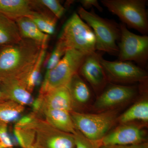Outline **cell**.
Returning <instances> with one entry per match:
<instances>
[{
	"label": "cell",
	"mask_w": 148,
	"mask_h": 148,
	"mask_svg": "<svg viewBox=\"0 0 148 148\" xmlns=\"http://www.w3.org/2000/svg\"><path fill=\"white\" fill-rule=\"evenodd\" d=\"M32 1L0 0V13L15 21L22 17H29L32 12Z\"/></svg>",
	"instance_id": "15"
},
{
	"label": "cell",
	"mask_w": 148,
	"mask_h": 148,
	"mask_svg": "<svg viewBox=\"0 0 148 148\" xmlns=\"http://www.w3.org/2000/svg\"><path fill=\"white\" fill-rule=\"evenodd\" d=\"M110 12L118 16L123 24L143 35L148 32L147 0H101Z\"/></svg>",
	"instance_id": "5"
},
{
	"label": "cell",
	"mask_w": 148,
	"mask_h": 148,
	"mask_svg": "<svg viewBox=\"0 0 148 148\" xmlns=\"http://www.w3.org/2000/svg\"><path fill=\"white\" fill-rule=\"evenodd\" d=\"M75 141L74 148H99L101 142H93L86 137L77 130L74 134Z\"/></svg>",
	"instance_id": "26"
},
{
	"label": "cell",
	"mask_w": 148,
	"mask_h": 148,
	"mask_svg": "<svg viewBox=\"0 0 148 148\" xmlns=\"http://www.w3.org/2000/svg\"><path fill=\"white\" fill-rule=\"evenodd\" d=\"M99 148H148V144L147 142L132 145H101Z\"/></svg>",
	"instance_id": "28"
},
{
	"label": "cell",
	"mask_w": 148,
	"mask_h": 148,
	"mask_svg": "<svg viewBox=\"0 0 148 148\" xmlns=\"http://www.w3.org/2000/svg\"><path fill=\"white\" fill-rule=\"evenodd\" d=\"M78 14L92 29L96 39V51H103L110 55L119 54V47L116 41L120 38L119 26L108 19L102 18L94 11L90 12L81 7Z\"/></svg>",
	"instance_id": "2"
},
{
	"label": "cell",
	"mask_w": 148,
	"mask_h": 148,
	"mask_svg": "<svg viewBox=\"0 0 148 148\" xmlns=\"http://www.w3.org/2000/svg\"><path fill=\"white\" fill-rule=\"evenodd\" d=\"M58 39L68 49H75L86 55L96 51V39L92 29L76 13L64 24Z\"/></svg>",
	"instance_id": "3"
},
{
	"label": "cell",
	"mask_w": 148,
	"mask_h": 148,
	"mask_svg": "<svg viewBox=\"0 0 148 148\" xmlns=\"http://www.w3.org/2000/svg\"><path fill=\"white\" fill-rule=\"evenodd\" d=\"M44 45L22 38L1 48L0 78L22 79L34 65Z\"/></svg>",
	"instance_id": "1"
},
{
	"label": "cell",
	"mask_w": 148,
	"mask_h": 148,
	"mask_svg": "<svg viewBox=\"0 0 148 148\" xmlns=\"http://www.w3.org/2000/svg\"><path fill=\"white\" fill-rule=\"evenodd\" d=\"M0 88L7 100H10L21 106L32 103L33 98L19 80L13 78H0Z\"/></svg>",
	"instance_id": "14"
},
{
	"label": "cell",
	"mask_w": 148,
	"mask_h": 148,
	"mask_svg": "<svg viewBox=\"0 0 148 148\" xmlns=\"http://www.w3.org/2000/svg\"><path fill=\"white\" fill-rule=\"evenodd\" d=\"M71 96L73 103L75 101L79 105H84L90 101L91 91L82 77L75 74L67 86Z\"/></svg>",
	"instance_id": "19"
},
{
	"label": "cell",
	"mask_w": 148,
	"mask_h": 148,
	"mask_svg": "<svg viewBox=\"0 0 148 148\" xmlns=\"http://www.w3.org/2000/svg\"><path fill=\"white\" fill-rule=\"evenodd\" d=\"M24 110V106L13 101H0V121L8 123L17 120Z\"/></svg>",
	"instance_id": "22"
},
{
	"label": "cell",
	"mask_w": 148,
	"mask_h": 148,
	"mask_svg": "<svg viewBox=\"0 0 148 148\" xmlns=\"http://www.w3.org/2000/svg\"><path fill=\"white\" fill-rule=\"evenodd\" d=\"M79 1L82 5V7L86 10L89 8H93L92 7L96 8L100 11L102 12L103 10V8L97 0H80Z\"/></svg>",
	"instance_id": "29"
},
{
	"label": "cell",
	"mask_w": 148,
	"mask_h": 148,
	"mask_svg": "<svg viewBox=\"0 0 148 148\" xmlns=\"http://www.w3.org/2000/svg\"><path fill=\"white\" fill-rule=\"evenodd\" d=\"M101 56L96 51L86 55L78 73L96 91L104 90L108 81L100 62Z\"/></svg>",
	"instance_id": "12"
},
{
	"label": "cell",
	"mask_w": 148,
	"mask_h": 148,
	"mask_svg": "<svg viewBox=\"0 0 148 148\" xmlns=\"http://www.w3.org/2000/svg\"><path fill=\"white\" fill-rule=\"evenodd\" d=\"M137 92L134 86L109 85L98 96L93 105V108L102 112L112 110L114 107L130 101Z\"/></svg>",
	"instance_id": "10"
},
{
	"label": "cell",
	"mask_w": 148,
	"mask_h": 148,
	"mask_svg": "<svg viewBox=\"0 0 148 148\" xmlns=\"http://www.w3.org/2000/svg\"><path fill=\"white\" fill-rule=\"evenodd\" d=\"M13 145L8 131L7 123L0 121V148H11Z\"/></svg>",
	"instance_id": "27"
},
{
	"label": "cell",
	"mask_w": 148,
	"mask_h": 148,
	"mask_svg": "<svg viewBox=\"0 0 148 148\" xmlns=\"http://www.w3.org/2000/svg\"><path fill=\"white\" fill-rule=\"evenodd\" d=\"M41 100L40 109L62 110L71 112L73 101L68 87L62 86L54 88L43 95H40Z\"/></svg>",
	"instance_id": "13"
},
{
	"label": "cell",
	"mask_w": 148,
	"mask_h": 148,
	"mask_svg": "<svg viewBox=\"0 0 148 148\" xmlns=\"http://www.w3.org/2000/svg\"><path fill=\"white\" fill-rule=\"evenodd\" d=\"M86 56L75 49H67L58 64L46 73L40 95L54 88L67 86L74 75L78 73Z\"/></svg>",
	"instance_id": "6"
},
{
	"label": "cell",
	"mask_w": 148,
	"mask_h": 148,
	"mask_svg": "<svg viewBox=\"0 0 148 148\" xmlns=\"http://www.w3.org/2000/svg\"><path fill=\"white\" fill-rule=\"evenodd\" d=\"M46 122L56 129L74 135L77 129L70 112L57 110H47L43 111Z\"/></svg>",
	"instance_id": "16"
},
{
	"label": "cell",
	"mask_w": 148,
	"mask_h": 148,
	"mask_svg": "<svg viewBox=\"0 0 148 148\" xmlns=\"http://www.w3.org/2000/svg\"><path fill=\"white\" fill-rule=\"evenodd\" d=\"M7 100V99H6L4 94H3L2 91L1 90V88H0V101H4V100Z\"/></svg>",
	"instance_id": "30"
},
{
	"label": "cell",
	"mask_w": 148,
	"mask_h": 148,
	"mask_svg": "<svg viewBox=\"0 0 148 148\" xmlns=\"http://www.w3.org/2000/svg\"><path fill=\"white\" fill-rule=\"evenodd\" d=\"M31 126L34 131L36 148H74V135L60 131L46 121L34 119Z\"/></svg>",
	"instance_id": "8"
},
{
	"label": "cell",
	"mask_w": 148,
	"mask_h": 148,
	"mask_svg": "<svg viewBox=\"0 0 148 148\" xmlns=\"http://www.w3.org/2000/svg\"><path fill=\"white\" fill-rule=\"evenodd\" d=\"M120 41L119 45V60L134 61L139 65H146L148 59V36L130 32L123 24L119 25Z\"/></svg>",
	"instance_id": "7"
},
{
	"label": "cell",
	"mask_w": 148,
	"mask_h": 148,
	"mask_svg": "<svg viewBox=\"0 0 148 148\" xmlns=\"http://www.w3.org/2000/svg\"><path fill=\"white\" fill-rule=\"evenodd\" d=\"M67 48L64 42L58 39L53 50L48 59L46 64V72L49 71L54 67L65 55Z\"/></svg>",
	"instance_id": "24"
},
{
	"label": "cell",
	"mask_w": 148,
	"mask_h": 148,
	"mask_svg": "<svg viewBox=\"0 0 148 148\" xmlns=\"http://www.w3.org/2000/svg\"><path fill=\"white\" fill-rule=\"evenodd\" d=\"M47 45L43 46L37 61L33 68L21 80H19L30 92L39 82L40 71L45 58Z\"/></svg>",
	"instance_id": "21"
},
{
	"label": "cell",
	"mask_w": 148,
	"mask_h": 148,
	"mask_svg": "<svg viewBox=\"0 0 148 148\" xmlns=\"http://www.w3.org/2000/svg\"><path fill=\"white\" fill-rule=\"evenodd\" d=\"M21 39L15 21L0 13V48L18 42Z\"/></svg>",
	"instance_id": "18"
},
{
	"label": "cell",
	"mask_w": 148,
	"mask_h": 148,
	"mask_svg": "<svg viewBox=\"0 0 148 148\" xmlns=\"http://www.w3.org/2000/svg\"><path fill=\"white\" fill-rule=\"evenodd\" d=\"M35 2L45 7L58 19L61 18L66 12V9L58 0H38Z\"/></svg>",
	"instance_id": "25"
},
{
	"label": "cell",
	"mask_w": 148,
	"mask_h": 148,
	"mask_svg": "<svg viewBox=\"0 0 148 148\" xmlns=\"http://www.w3.org/2000/svg\"><path fill=\"white\" fill-rule=\"evenodd\" d=\"M29 17L43 33L49 36L54 34L58 19L54 15L33 10Z\"/></svg>",
	"instance_id": "23"
},
{
	"label": "cell",
	"mask_w": 148,
	"mask_h": 148,
	"mask_svg": "<svg viewBox=\"0 0 148 148\" xmlns=\"http://www.w3.org/2000/svg\"><path fill=\"white\" fill-rule=\"evenodd\" d=\"M117 121L121 124L130 123L135 121H148V101L147 98L142 99L131 106L121 115Z\"/></svg>",
	"instance_id": "20"
},
{
	"label": "cell",
	"mask_w": 148,
	"mask_h": 148,
	"mask_svg": "<svg viewBox=\"0 0 148 148\" xmlns=\"http://www.w3.org/2000/svg\"><path fill=\"white\" fill-rule=\"evenodd\" d=\"M76 128L93 142H101L117 121V111L114 110L97 114L70 112Z\"/></svg>",
	"instance_id": "4"
},
{
	"label": "cell",
	"mask_w": 148,
	"mask_h": 148,
	"mask_svg": "<svg viewBox=\"0 0 148 148\" xmlns=\"http://www.w3.org/2000/svg\"><path fill=\"white\" fill-rule=\"evenodd\" d=\"M145 132L136 125L121 124L109 132L101 141V145H132L146 142Z\"/></svg>",
	"instance_id": "11"
},
{
	"label": "cell",
	"mask_w": 148,
	"mask_h": 148,
	"mask_svg": "<svg viewBox=\"0 0 148 148\" xmlns=\"http://www.w3.org/2000/svg\"><path fill=\"white\" fill-rule=\"evenodd\" d=\"M100 60L110 81L128 84L144 83L147 80V73L131 61H109L102 56Z\"/></svg>",
	"instance_id": "9"
},
{
	"label": "cell",
	"mask_w": 148,
	"mask_h": 148,
	"mask_svg": "<svg viewBox=\"0 0 148 148\" xmlns=\"http://www.w3.org/2000/svg\"><path fill=\"white\" fill-rule=\"evenodd\" d=\"M14 21L22 38L32 40L42 45H47L49 35L42 32L29 17H21Z\"/></svg>",
	"instance_id": "17"
}]
</instances>
